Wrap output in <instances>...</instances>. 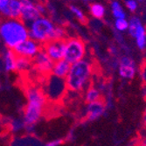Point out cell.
Masks as SVG:
<instances>
[{"mask_svg":"<svg viewBox=\"0 0 146 146\" xmlns=\"http://www.w3.org/2000/svg\"><path fill=\"white\" fill-rule=\"evenodd\" d=\"M86 45L80 38H68L65 39L64 59L70 64L85 59Z\"/></svg>","mask_w":146,"mask_h":146,"instance_id":"obj_6","label":"cell"},{"mask_svg":"<svg viewBox=\"0 0 146 146\" xmlns=\"http://www.w3.org/2000/svg\"><path fill=\"white\" fill-rule=\"evenodd\" d=\"M88 10L92 17L96 19H102L106 14V8L100 3H91L88 6Z\"/></svg>","mask_w":146,"mask_h":146,"instance_id":"obj_18","label":"cell"},{"mask_svg":"<svg viewBox=\"0 0 146 146\" xmlns=\"http://www.w3.org/2000/svg\"><path fill=\"white\" fill-rule=\"evenodd\" d=\"M84 98L85 101L89 103V102H97L99 100H102V93L101 90L96 87L93 86H88L85 89V94H84Z\"/></svg>","mask_w":146,"mask_h":146,"instance_id":"obj_16","label":"cell"},{"mask_svg":"<svg viewBox=\"0 0 146 146\" xmlns=\"http://www.w3.org/2000/svg\"><path fill=\"white\" fill-rule=\"evenodd\" d=\"M106 110V105L105 102L102 100H99L97 102H89L87 106V118L88 121H96L99 119L101 116L103 115Z\"/></svg>","mask_w":146,"mask_h":146,"instance_id":"obj_13","label":"cell"},{"mask_svg":"<svg viewBox=\"0 0 146 146\" xmlns=\"http://www.w3.org/2000/svg\"><path fill=\"white\" fill-rule=\"evenodd\" d=\"M114 27L118 33L127 32L128 28H129V19H127V18L115 19Z\"/></svg>","mask_w":146,"mask_h":146,"instance_id":"obj_22","label":"cell"},{"mask_svg":"<svg viewBox=\"0 0 146 146\" xmlns=\"http://www.w3.org/2000/svg\"><path fill=\"white\" fill-rule=\"evenodd\" d=\"M118 74L123 80H133L137 74L136 61L129 56H123L118 62Z\"/></svg>","mask_w":146,"mask_h":146,"instance_id":"obj_11","label":"cell"},{"mask_svg":"<svg viewBox=\"0 0 146 146\" xmlns=\"http://www.w3.org/2000/svg\"><path fill=\"white\" fill-rule=\"evenodd\" d=\"M144 146H146V145H144Z\"/></svg>","mask_w":146,"mask_h":146,"instance_id":"obj_32","label":"cell"},{"mask_svg":"<svg viewBox=\"0 0 146 146\" xmlns=\"http://www.w3.org/2000/svg\"><path fill=\"white\" fill-rule=\"evenodd\" d=\"M16 58L17 55L12 49H9L5 52L3 56V65L6 72H12L16 70Z\"/></svg>","mask_w":146,"mask_h":146,"instance_id":"obj_15","label":"cell"},{"mask_svg":"<svg viewBox=\"0 0 146 146\" xmlns=\"http://www.w3.org/2000/svg\"><path fill=\"white\" fill-rule=\"evenodd\" d=\"M83 3H86V4H91V3H94L95 0H81Z\"/></svg>","mask_w":146,"mask_h":146,"instance_id":"obj_29","label":"cell"},{"mask_svg":"<svg viewBox=\"0 0 146 146\" xmlns=\"http://www.w3.org/2000/svg\"><path fill=\"white\" fill-rule=\"evenodd\" d=\"M26 105L23 113L25 126H34L40 121L46 104V97L42 89L36 86H30L25 90Z\"/></svg>","mask_w":146,"mask_h":146,"instance_id":"obj_1","label":"cell"},{"mask_svg":"<svg viewBox=\"0 0 146 146\" xmlns=\"http://www.w3.org/2000/svg\"><path fill=\"white\" fill-rule=\"evenodd\" d=\"M0 38L9 49H13L29 38L28 28L20 19H10L0 23Z\"/></svg>","mask_w":146,"mask_h":146,"instance_id":"obj_3","label":"cell"},{"mask_svg":"<svg viewBox=\"0 0 146 146\" xmlns=\"http://www.w3.org/2000/svg\"><path fill=\"white\" fill-rule=\"evenodd\" d=\"M40 49L41 46L38 42L28 38L27 39H25L18 46H16L12 49V51L15 52L17 56L26 57L33 60Z\"/></svg>","mask_w":146,"mask_h":146,"instance_id":"obj_9","label":"cell"},{"mask_svg":"<svg viewBox=\"0 0 146 146\" xmlns=\"http://www.w3.org/2000/svg\"><path fill=\"white\" fill-rule=\"evenodd\" d=\"M41 89L47 100L56 102L63 98L66 90L68 88L67 85H66L65 79L59 78L50 74L46 76Z\"/></svg>","mask_w":146,"mask_h":146,"instance_id":"obj_5","label":"cell"},{"mask_svg":"<svg viewBox=\"0 0 146 146\" xmlns=\"http://www.w3.org/2000/svg\"><path fill=\"white\" fill-rule=\"evenodd\" d=\"M9 1L10 0H0V13L6 17L9 15Z\"/></svg>","mask_w":146,"mask_h":146,"instance_id":"obj_25","label":"cell"},{"mask_svg":"<svg viewBox=\"0 0 146 146\" xmlns=\"http://www.w3.org/2000/svg\"><path fill=\"white\" fill-rule=\"evenodd\" d=\"M33 61L32 59L22 57V56H17L16 58V70L19 72H25L29 70Z\"/></svg>","mask_w":146,"mask_h":146,"instance_id":"obj_20","label":"cell"},{"mask_svg":"<svg viewBox=\"0 0 146 146\" xmlns=\"http://www.w3.org/2000/svg\"><path fill=\"white\" fill-rule=\"evenodd\" d=\"M124 5L129 12H136L138 9V2L137 0H124Z\"/></svg>","mask_w":146,"mask_h":146,"instance_id":"obj_24","label":"cell"},{"mask_svg":"<svg viewBox=\"0 0 146 146\" xmlns=\"http://www.w3.org/2000/svg\"><path fill=\"white\" fill-rule=\"evenodd\" d=\"M62 140L61 139H56V140H52L50 141L48 143H46L44 146H60L62 143Z\"/></svg>","mask_w":146,"mask_h":146,"instance_id":"obj_26","label":"cell"},{"mask_svg":"<svg viewBox=\"0 0 146 146\" xmlns=\"http://www.w3.org/2000/svg\"><path fill=\"white\" fill-rule=\"evenodd\" d=\"M22 9L21 0H10L9 1V15L10 19H20Z\"/></svg>","mask_w":146,"mask_h":146,"instance_id":"obj_17","label":"cell"},{"mask_svg":"<svg viewBox=\"0 0 146 146\" xmlns=\"http://www.w3.org/2000/svg\"><path fill=\"white\" fill-rule=\"evenodd\" d=\"M36 6H37V9L40 14H44V13L46 12V7L44 5H42L41 4H37Z\"/></svg>","mask_w":146,"mask_h":146,"instance_id":"obj_27","label":"cell"},{"mask_svg":"<svg viewBox=\"0 0 146 146\" xmlns=\"http://www.w3.org/2000/svg\"><path fill=\"white\" fill-rule=\"evenodd\" d=\"M69 9L71 11V12L74 14V16L82 23H85L87 19H86V16L83 13V11L80 9L79 7L75 6V5H70L69 6Z\"/></svg>","mask_w":146,"mask_h":146,"instance_id":"obj_23","label":"cell"},{"mask_svg":"<svg viewBox=\"0 0 146 146\" xmlns=\"http://www.w3.org/2000/svg\"><path fill=\"white\" fill-rule=\"evenodd\" d=\"M144 143H145V145H146V140H145V142H144Z\"/></svg>","mask_w":146,"mask_h":146,"instance_id":"obj_31","label":"cell"},{"mask_svg":"<svg viewBox=\"0 0 146 146\" xmlns=\"http://www.w3.org/2000/svg\"><path fill=\"white\" fill-rule=\"evenodd\" d=\"M110 10L112 16L115 18V19L126 18V12L123 9V6L117 0H114L110 3Z\"/></svg>","mask_w":146,"mask_h":146,"instance_id":"obj_19","label":"cell"},{"mask_svg":"<svg viewBox=\"0 0 146 146\" xmlns=\"http://www.w3.org/2000/svg\"><path fill=\"white\" fill-rule=\"evenodd\" d=\"M70 67H71V64L68 61L66 60L65 59L60 60L54 62L51 74L59 77V78L65 79L69 72Z\"/></svg>","mask_w":146,"mask_h":146,"instance_id":"obj_14","label":"cell"},{"mask_svg":"<svg viewBox=\"0 0 146 146\" xmlns=\"http://www.w3.org/2000/svg\"><path fill=\"white\" fill-rule=\"evenodd\" d=\"M127 32L135 39L136 46L139 50L143 51L146 49V28L139 17L133 16L129 19Z\"/></svg>","mask_w":146,"mask_h":146,"instance_id":"obj_7","label":"cell"},{"mask_svg":"<svg viewBox=\"0 0 146 146\" xmlns=\"http://www.w3.org/2000/svg\"><path fill=\"white\" fill-rule=\"evenodd\" d=\"M94 71L93 64L83 59L71 64L69 72L65 78L67 88L73 92H81L88 87Z\"/></svg>","mask_w":146,"mask_h":146,"instance_id":"obj_2","label":"cell"},{"mask_svg":"<svg viewBox=\"0 0 146 146\" xmlns=\"http://www.w3.org/2000/svg\"><path fill=\"white\" fill-rule=\"evenodd\" d=\"M32 61L34 65L35 70H37V72L41 74L42 75L46 76L51 74L54 64V61L46 54V52L42 48L38 51V52L34 56Z\"/></svg>","mask_w":146,"mask_h":146,"instance_id":"obj_10","label":"cell"},{"mask_svg":"<svg viewBox=\"0 0 146 146\" xmlns=\"http://www.w3.org/2000/svg\"><path fill=\"white\" fill-rule=\"evenodd\" d=\"M137 2H143V1H144V0H137Z\"/></svg>","mask_w":146,"mask_h":146,"instance_id":"obj_30","label":"cell"},{"mask_svg":"<svg viewBox=\"0 0 146 146\" xmlns=\"http://www.w3.org/2000/svg\"><path fill=\"white\" fill-rule=\"evenodd\" d=\"M25 124L23 118H13L9 123V129L13 134H18L22 130H25Z\"/></svg>","mask_w":146,"mask_h":146,"instance_id":"obj_21","label":"cell"},{"mask_svg":"<svg viewBox=\"0 0 146 146\" xmlns=\"http://www.w3.org/2000/svg\"><path fill=\"white\" fill-rule=\"evenodd\" d=\"M22 3V9H21V14L20 19L25 24L32 23L35 19L40 17V13L38 11L36 5L32 1V0H21ZM26 25V26H27Z\"/></svg>","mask_w":146,"mask_h":146,"instance_id":"obj_12","label":"cell"},{"mask_svg":"<svg viewBox=\"0 0 146 146\" xmlns=\"http://www.w3.org/2000/svg\"><path fill=\"white\" fill-rule=\"evenodd\" d=\"M41 48L54 62L58 61L64 59L65 39H52L43 43Z\"/></svg>","mask_w":146,"mask_h":146,"instance_id":"obj_8","label":"cell"},{"mask_svg":"<svg viewBox=\"0 0 146 146\" xmlns=\"http://www.w3.org/2000/svg\"><path fill=\"white\" fill-rule=\"evenodd\" d=\"M56 27L57 25L49 18L40 16L29 24V38L41 44L55 39Z\"/></svg>","mask_w":146,"mask_h":146,"instance_id":"obj_4","label":"cell"},{"mask_svg":"<svg viewBox=\"0 0 146 146\" xmlns=\"http://www.w3.org/2000/svg\"><path fill=\"white\" fill-rule=\"evenodd\" d=\"M143 123L144 127L146 128V105H145V109H144V113H143Z\"/></svg>","mask_w":146,"mask_h":146,"instance_id":"obj_28","label":"cell"}]
</instances>
